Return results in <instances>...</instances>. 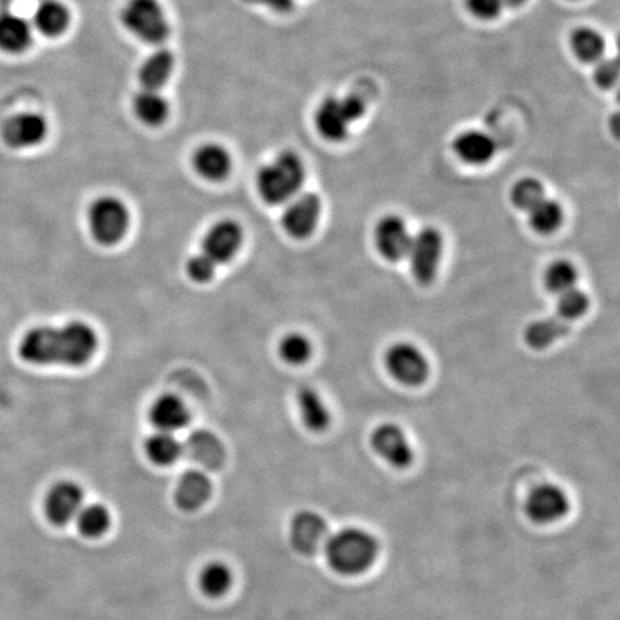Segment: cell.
<instances>
[{"label":"cell","mask_w":620,"mask_h":620,"mask_svg":"<svg viewBox=\"0 0 620 620\" xmlns=\"http://www.w3.org/2000/svg\"><path fill=\"white\" fill-rule=\"evenodd\" d=\"M121 21L131 34L147 44H163L170 35L166 13L158 0H128Z\"/></svg>","instance_id":"5"},{"label":"cell","mask_w":620,"mask_h":620,"mask_svg":"<svg viewBox=\"0 0 620 620\" xmlns=\"http://www.w3.org/2000/svg\"><path fill=\"white\" fill-rule=\"evenodd\" d=\"M375 453L395 468L408 467L414 460V451L405 432L395 424H382L371 437Z\"/></svg>","instance_id":"16"},{"label":"cell","mask_w":620,"mask_h":620,"mask_svg":"<svg viewBox=\"0 0 620 620\" xmlns=\"http://www.w3.org/2000/svg\"><path fill=\"white\" fill-rule=\"evenodd\" d=\"M133 108L138 120L150 127H157L167 120L168 102L163 95L154 89H143L135 95Z\"/></svg>","instance_id":"27"},{"label":"cell","mask_w":620,"mask_h":620,"mask_svg":"<svg viewBox=\"0 0 620 620\" xmlns=\"http://www.w3.org/2000/svg\"><path fill=\"white\" fill-rule=\"evenodd\" d=\"M328 565L339 575L358 576L371 569L379 554L377 537L359 527L329 534L323 546Z\"/></svg>","instance_id":"2"},{"label":"cell","mask_w":620,"mask_h":620,"mask_svg":"<svg viewBox=\"0 0 620 620\" xmlns=\"http://www.w3.org/2000/svg\"><path fill=\"white\" fill-rule=\"evenodd\" d=\"M259 2L265 3L270 9L279 13L290 12L293 8V0H259Z\"/></svg>","instance_id":"40"},{"label":"cell","mask_w":620,"mask_h":620,"mask_svg":"<svg viewBox=\"0 0 620 620\" xmlns=\"http://www.w3.org/2000/svg\"><path fill=\"white\" fill-rule=\"evenodd\" d=\"M193 167L206 180L222 181L232 170V157L223 145L204 144L193 155Z\"/></svg>","instance_id":"20"},{"label":"cell","mask_w":620,"mask_h":620,"mask_svg":"<svg viewBox=\"0 0 620 620\" xmlns=\"http://www.w3.org/2000/svg\"><path fill=\"white\" fill-rule=\"evenodd\" d=\"M570 46H572L573 54L582 62L590 64V62H599L605 52V39L589 26L577 28L570 36Z\"/></svg>","instance_id":"29"},{"label":"cell","mask_w":620,"mask_h":620,"mask_svg":"<svg viewBox=\"0 0 620 620\" xmlns=\"http://www.w3.org/2000/svg\"><path fill=\"white\" fill-rule=\"evenodd\" d=\"M82 506L84 490L74 481H59L45 496V516L55 526H65L77 519Z\"/></svg>","instance_id":"11"},{"label":"cell","mask_w":620,"mask_h":620,"mask_svg":"<svg viewBox=\"0 0 620 620\" xmlns=\"http://www.w3.org/2000/svg\"><path fill=\"white\" fill-rule=\"evenodd\" d=\"M570 332V323L562 318L540 319L530 323L524 331V341L530 348L542 351Z\"/></svg>","instance_id":"26"},{"label":"cell","mask_w":620,"mask_h":620,"mask_svg":"<svg viewBox=\"0 0 620 620\" xmlns=\"http://www.w3.org/2000/svg\"><path fill=\"white\" fill-rule=\"evenodd\" d=\"M570 501L566 491L554 484L534 488L526 501V513L539 524L556 523L569 513Z\"/></svg>","instance_id":"13"},{"label":"cell","mask_w":620,"mask_h":620,"mask_svg":"<svg viewBox=\"0 0 620 620\" xmlns=\"http://www.w3.org/2000/svg\"><path fill=\"white\" fill-rule=\"evenodd\" d=\"M443 249V236L435 227H424L412 237L407 257L410 259L412 275L421 285H430L437 276Z\"/></svg>","instance_id":"7"},{"label":"cell","mask_w":620,"mask_h":620,"mask_svg":"<svg viewBox=\"0 0 620 620\" xmlns=\"http://www.w3.org/2000/svg\"><path fill=\"white\" fill-rule=\"evenodd\" d=\"M31 23L12 12L0 13V49L8 54H22L32 44Z\"/></svg>","instance_id":"22"},{"label":"cell","mask_w":620,"mask_h":620,"mask_svg":"<svg viewBox=\"0 0 620 620\" xmlns=\"http://www.w3.org/2000/svg\"><path fill=\"white\" fill-rule=\"evenodd\" d=\"M48 130V121L44 115L22 112L6 121L2 137L13 150H28L44 143Z\"/></svg>","instance_id":"14"},{"label":"cell","mask_w":620,"mask_h":620,"mask_svg":"<svg viewBox=\"0 0 620 620\" xmlns=\"http://www.w3.org/2000/svg\"><path fill=\"white\" fill-rule=\"evenodd\" d=\"M145 454L151 463L170 465L176 463L184 453L183 445L177 440L173 432L157 431L145 441Z\"/></svg>","instance_id":"28"},{"label":"cell","mask_w":620,"mask_h":620,"mask_svg":"<svg viewBox=\"0 0 620 620\" xmlns=\"http://www.w3.org/2000/svg\"><path fill=\"white\" fill-rule=\"evenodd\" d=\"M375 246L388 262H399L410 252L412 236L404 219L395 214L382 217L374 230Z\"/></svg>","instance_id":"15"},{"label":"cell","mask_w":620,"mask_h":620,"mask_svg":"<svg viewBox=\"0 0 620 620\" xmlns=\"http://www.w3.org/2000/svg\"><path fill=\"white\" fill-rule=\"evenodd\" d=\"M365 104L356 95L344 98L329 97L319 105L316 111V128L325 140H345L349 125L364 115Z\"/></svg>","instance_id":"6"},{"label":"cell","mask_w":620,"mask_h":620,"mask_svg":"<svg viewBox=\"0 0 620 620\" xmlns=\"http://www.w3.org/2000/svg\"><path fill=\"white\" fill-rule=\"evenodd\" d=\"M465 5L477 18L490 21L503 11L504 0H465Z\"/></svg>","instance_id":"38"},{"label":"cell","mask_w":620,"mask_h":620,"mask_svg":"<svg viewBox=\"0 0 620 620\" xmlns=\"http://www.w3.org/2000/svg\"><path fill=\"white\" fill-rule=\"evenodd\" d=\"M385 365L389 374L399 384L407 387H420L430 375V364L421 349L410 342H398L389 346L385 354Z\"/></svg>","instance_id":"8"},{"label":"cell","mask_w":620,"mask_h":620,"mask_svg":"<svg viewBox=\"0 0 620 620\" xmlns=\"http://www.w3.org/2000/svg\"><path fill=\"white\" fill-rule=\"evenodd\" d=\"M187 275L196 283H207L216 275L217 267L211 265L201 253L190 257L186 266Z\"/></svg>","instance_id":"37"},{"label":"cell","mask_w":620,"mask_h":620,"mask_svg":"<svg viewBox=\"0 0 620 620\" xmlns=\"http://www.w3.org/2000/svg\"><path fill=\"white\" fill-rule=\"evenodd\" d=\"M526 0H504V5L511 6V8H517V6L523 5Z\"/></svg>","instance_id":"41"},{"label":"cell","mask_w":620,"mask_h":620,"mask_svg":"<svg viewBox=\"0 0 620 620\" xmlns=\"http://www.w3.org/2000/svg\"><path fill=\"white\" fill-rule=\"evenodd\" d=\"M530 224L534 232L540 234H552L562 226L565 213L557 201L544 199L529 210Z\"/></svg>","instance_id":"32"},{"label":"cell","mask_w":620,"mask_h":620,"mask_svg":"<svg viewBox=\"0 0 620 620\" xmlns=\"http://www.w3.org/2000/svg\"><path fill=\"white\" fill-rule=\"evenodd\" d=\"M544 187L533 177L521 178L511 189V201L520 210L529 211L544 199Z\"/></svg>","instance_id":"34"},{"label":"cell","mask_w":620,"mask_h":620,"mask_svg":"<svg viewBox=\"0 0 620 620\" xmlns=\"http://www.w3.org/2000/svg\"><path fill=\"white\" fill-rule=\"evenodd\" d=\"M454 151L464 163L481 166L496 154V143L484 131L468 130L455 138Z\"/></svg>","instance_id":"21"},{"label":"cell","mask_w":620,"mask_h":620,"mask_svg":"<svg viewBox=\"0 0 620 620\" xmlns=\"http://www.w3.org/2000/svg\"><path fill=\"white\" fill-rule=\"evenodd\" d=\"M279 354L289 365H303L312 355V344L302 333H289L280 341Z\"/></svg>","instance_id":"35"},{"label":"cell","mask_w":620,"mask_h":620,"mask_svg":"<svg viewBox=\"0 0 620 620\" xmlns=\"http://www.w3.org/2000/svg\"><path fill=\"white\" fill-rule=\"evenodd\" d=\"M150 421L158 431L174 432L187 427L190 411L186 402L177 395L164 394L151 405Z\"/></svg>","instance_id":"18"},{"label":"cell","mask_w":620,"mask_h":620,"mask_svg":"<svg viewBox=\"0 0 620 620\" xmlns=\"http://www.w3.org/2000/svg\"><path fill=\"white\" fill-rule=\"evenodd\" d=\"M183 451L206 470H219L226 458V450L220 438L206 430L191 432L183 445Z\"/></svg>","instance_id":"17"},{"label":"cell","mask_w":620,"mask_h":620,"mask_svg":"<svg viewBox=\"0 0 620 620\" xmlns=\"http://www.w3.org/2000/svg\"><path fill=\"white\" fill-rule=\"evenodd\" d=\"M233 583V573L223 562H211L203 567L199 576L201 592L209 598H222Z\"/></svg>","instance_id":"30"},{"label":"cell","mask_w":620,"mask_h":620,"mask_svg":"<svg viewBox=\"0 0 620 620\" xmlns=\"http://www.w3.org/2000/svg\"><path fill=\"white\" fill-rule=\"evenodd\" d=\"M174 65H176L174 55L168 49H158L145 59L138 72V79L144 89L158 91L167 84L173 74Z\"/></svg>","instance_id":"23"},{"label":"cell","mask_w":620,"mask_h":620,"mask_svg":"<svg viewBox=\"0 0 620 620\" xmlns=\"http://www.w3.org/2000/svg\"><path fill=\"white\" fill-rule=\"evenodd\" d=\"M589 305V296L582 292V290L573 288L559 295L557 313H559V318L570 323L586 315Z\"/></svg>","instance_id":"36"},{"label":"cell","mask_w":620,"mask_h":620,"mask_svg":"<svg viewBox=\"0 0 620 620\" xmlns=\"http://www.w3.org/2000/svg\"><path fill=\"white\" fill-rule=\"evenodd\" d=\"M595 81L599 87L612 88L618 82L619 65L616 59H605L600 61L595 69Z\"/></svg>","instance_id":"39"},{"label":"cell","mask_w":620,"mask_h":620,"mask_svg":"<svg viewBox=\"0 0 620 620\" xmlns=\"http://www.w3.org/2000/svg\"><path fill=\"white\" fill-rule=\"evenodd\" d=\"M71 21L67 6L59 0H45L36 8L34 15L35 28L42 35L55 38L64 34Z\"/></svg>","instance_id":"25"},{"label":"cell","mask_w":620,"mask_h":620,"mask_svg":"<svg viewBox=\"0 0 620 620\" xmlns=\"http://www.w3.org/2000/svg\"><path fill=\"white\" fill-rule=\"evenodd\" d=\"M79 533L88 539H97L108 532L111 524V514L102 504H87L79 510L77 519Z\"/></svg>","instance_id":"31"},{"label":"cell","mask_w":620,"mask_h":620,"mask_svg":"<svg viewBox=\"0 0 620 620\" xmlns=\"http://www.w3.org/2000/svg\"><path fill=\"white\" fill-rule=\"evenodd\" d=\"M211 491L213 486L209 476L200 470H190L178 480L174 499L181 510H199L209 501Z\"/></svg>","instance_id":"19"},{"label":"cell","mask_w":620,"mask_h":620,"mask_svg":"<svg viewBox=\"0 0 620 620\" xmlns=\"http://www.w3.org/2000/svg\"><path fill=\"white\" fill-rule=\"evenodd\" d=\"M577 273L576 266L566 259L554 260L544 273V285L547 290L556 295H562L567 290L576 288Z\"/></svg>","instance_id":"33"},{"label":"cell","mask_w":620,"mask_h":620,"mask_svg":"<svg viewBox=\"0 0 620 620\" xmlns=\"http://www.w3.org/2000/svg\"><path fill=\"white\" fill-rule=\"evenodd\" d=\"M300 418L308 430L312 432H322L331 424V414L328 407L321 398V395L310 387H302L296 395Z\"/></svg>","instance_id":"24"},{"label":"cell","mask_w":620,"mask_h":620,"mask_svg":"<svg viewBox=\"0 0 620 620\" xmlns=\"http://www.w3.org/2000/svg\"><path fill=\"white\" fill-rule=\"evenodd\" d=\"M321 211V199L315 193L293 197L282 214L283 229L293 239H306L315 232Z\"/></svg>","instance_id":"12"},{"label":"cell","mask_w":620,"mask_h":620,"mask_svg":"<svg viewBox=\"0 0 620 620\" xmlns=\"http://www.w3.org/2000/svg\"><path fill=\"white\" fill-rule=\"evenodd\" d=\"M305 164L293 151H282L269 164L260 168L256 177L257 191L270 206L289 203L298 196L305 181Z\"/></svg>","instance_id":"3"},{"label":"cell","mask_w":620,"mask_h":620,"mask_svg":"<svg viewBox=\"0 0 620 620\" xmlns=\"http://www.w3.org/2000/svg\"><path fill=\"white\" fill-rule=\"evenodd\" d=\"M289 537L296 552L313 556L323 549L328 540V523L315 511H299L290 523Z\"/></svg>","instance_id":"10"},{"label":"cell","mask_w":620,"mask_h":620,"mask_svg":"<svg viewBox=\"0 0 620 620\" xmlns=\"http://www.w3.org/2000/svg\"><path fill=\"white\" fill-rule=\"evenodd\" d=\"M243 244V229L234 220H220L204 234L201 242V255L213 266L230 262L239 253Z\"/></svg>","instance_id":"9"},{"label":"cell","mask_w":620,"mask_h":620,"mask_svg":"<svg viewBox=\"0 0 620 620\" xmlns=\"http://www.w3.org/2000/svg\"><path fill=\"white\" fill-rule=\"evenodd\" d=\"M88 226L95 242L114 246L128 233L130 211L117 197L102 196L89 206Z\"/></svg>","instance_id":"4"},{"label":"cell","mask_w":620,"mask_h":620,"mask_svg":"<svg viewBox=\"0 0 620 620\" xmlns=\"http://www.w3.org/2000/svg\"><path fill=\"white\" fill-rule=\"evenodd\" d=\"M98 349V335L91 325L72 321L62 326H35L23 333L19 358L36 366L87 365Z\"/></svg>","instance_id":"1"}]
</instances>
